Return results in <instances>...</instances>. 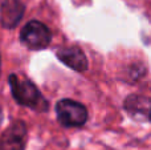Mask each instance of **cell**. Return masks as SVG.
<instances>
[{"mask_svg": "<svg viewBox=\"0 0 151 150\" xmlns=\"http://www.w3.org/2000/svg\"><path fill=\"white\" fill-rule=\"evenodd\" d=\"M9 87H11V92L13 94V98L20 105L35 108V109H39V110L47 108L45 106L47 104L42 100L39 89L27 77L19 76V74H15V73L11 74Z\"/></svg>", "mask_w": 151, "mask_h": 150, "instance_id": "1", "label": "cell"}, {"mask_svg": "<svg viewBox=\"0 0 151 150\" xmlns=\"http://www.w3.org/2000/svg\"><path fill=\"white\" fill-rule=\"evenodd\" d=\"M56 113L61 125L66 128L82 126L88 121V110L82 104L73 100H61L56 105Z\"/></svg>", "mask_w": 151, "mask_h": 150, "instance_id": "2", "label": "cell"}, {"mask_svg": "<svg viewBox=\"0 0 151 150\" xmlns=\"http://www.w3.org/2000/svg\"><path fill=\"white\" fill-rule=\"evenodd\" d=\"M52 35L40 21H29L20 33V40L31 49H44L49 45Z\"/></svg>", "mask_w": 151, "mask_h": 150, "instance_id": "3", "label": "cell"}, {"mask_svg": "<svg viewBox=\"0 0 151 150\" xmlns=\"http://www.w3.org/2000/svg\"><path fill=\"white\" fill-rule=\"evenodd\" d=\"M27 128L23 121H13L1 134V150H24Z\"/></svg>", "mask_w": 151, "mask_h": 150, "instance_id": "4", "label": "cell"}, {"mask_svg": "<svg viewBox=\"0 0 151 150\" xmlns=\"http://www.w3.org/2000/svg\"><path fill=\"white\" fill-rule=\"evenodd\" d=\"M57 57L69 68L77 72H83L88 69L86 56L78 47H65L58 49Z\"/></svg>", "mask_w": 151, "mask_h": 150, "instance_id": "5", "label": "cell"}, {"mask_svg": "<svg viewBox=\"0 0 151 150\" xmlns=\"http://www.w3.org/2000/svg\"><path fill=\"white\" fill-rule=\"evenodd\" d=\"M24 13V7L17 0H4L1 11V21L5 28H12L19 23Z\"/></svg>", "mask_w": 151, "mask_h": 150, "instance_id": "6", "label": "cell"}, {"mask_svg": "<svg viewBox=\"0 0 151 150\" xmlns=\"http://www.w3.org/2000/svg\"><path fill=\"white\" fill-rule=\"evenodd\" d=\"M150 120H151V113H150Z\"/></svg>", "mask_w": 151, "mask_h": 150, "instance_id": "7", "label": "cell"}]
</instances>
